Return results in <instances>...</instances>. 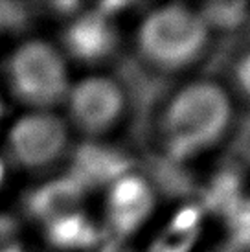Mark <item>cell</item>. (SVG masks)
Instances as JSON below:
<instances>
[{"label":"cell","mask_w":250,"mask_h":252,"mask_svg":"<svg viewBox=\"0 0 250 252\" xmlns=\"http://www.w3.org/2000/svg\"><path fill=\"white\" fill-rule=\"evenodd\" d=\"M0 252H24L21 247H4V249H0Z\"/></svg>","instance_id":"obj_15"},{"label":"cell","mask_w":250,"mask_h":252,"mask_svg":"<svg viewBox=\"0 0 250 252\" xmlns=\"http://www.w3.org/2000/svg\"><path fill=\"white\" fill-rule=\"evenodd\" d=\"M208 33L199 11L184 4H166L142 21L136 41L142 56L151 64L179 70L201 56Z\"/></svg>","instance_id":"obj_2"},{"label":"cell","mask_w":250,"mask_h":252,"mask_svg":"<svg viewBox=\"0 0 250 252\" xmlns=\"http://www.w3.org/2000/svg\"><path fill=\"white\" fill-rule=\"evenodd\" d=\"M249 4L247 2H210L199 11L206 28L232 30L239 28L247 19Z\"/></svg>","instance_id":"obj_12"},{"label":"cell","mask_w":250,"mask_h":252,"mask_svg":"<svg viewBox=\"0 0 250 252\" xmlns=\"http://www.w3.org/2000/svg\"><path fill=\"white\" fill-rule=\"evenodd\" d=\"M66 140V127L59 118L52 114H31L11 129L9 149L19 164L41 168L62 153Z\"/></svg>","instance_id":"obj_5"},{"label":"cell","mask_w":250,"mask_h":252,"mask_svg":"<svg viewBox=\"0 0 250 252\" xmlns=\"http://www.w3.org/2000/svg\"><path fill=\"white\" fill-rule=\"evenodd\" d=\"M83 195L85 189L72 177H64L35 189L26 201V208L35 219L48 224L79 212Z\"/></svg>","instance_id":"obj_9"},{"label":"cell","mask_w":250,"mask_h":252,"mask_svg":"<svg viewBox=\"0 0 250 252\" xmlns=\"http://www.w3.org/2000/svg\"><path fill=\"white\" fill-rule=\"evenodd\" d=\"M2 177H4V166H2V162H0V182H2Z\"/></svg>","instance_id":"obj_16"},{"label":"cell","mask_w":250,"mask_h":252,"mask_svg":"<svg viewBox=\"0 0 250 252\" xmlns=\"http://www.w3.org/2000/svg\"><path fill=\"white\" fill-rule=\"evenodd\" d=\"M127 173H131L129 160L120 151L96 144H85L74 155L72 173L68 177L87 191V188H97L103 184L111 186Z\"/></svg>","instance_id":"obj_8"},{"label":"cell","mask_w":250,"mask_h":252,"mask_svg":"<svg viewBox=\"0 0 250 252\" xmlns=\"http://www.w3.org/2000/svg\"><path fill=\"white\" fill-rule=\"evenodd\" d=\"M13 92L30 105L52 107L68 94V76L61 56L46 42H28L7 64Z\"/></svg>","instance_id":"obj_3"},{"label":"cell","mask_w":250,"mask_h":252,"mask_svg":"<svg viewBox=\"0 0 250 252\" xmlns=\"http://www.w3.org/2000/svg\"><path fill=\"white\" fill-rule=\"evenodd\" d=\"M64 46L85 63L103 61L118 46V30L109 15L91 11L76 17L64 32Z\"/></svg>","instance_id":"obj_7"},{"label":"cell","mask_w":250,"mask_h":252,"mask_svg":"<svg viewBox=\"0 0 250 252\" xmlns=\"http://www.w3.org/2000/svg\"><path fill=\"white\" fill-rule=\"evenodd\" d=\"M155 204L153 188L140 175L127 173L112 182L107 197V217L114 236L127 238L138 232L151 217Z\"/></svg>","instance_id":"obj_6"},{"label":"cell","mask_w":250,"mask_h":252,"mask_svg":"<svg viewBox=\"0 0 250 252\" xmlns=\"http://www.w3.org/2000/svg\"><path fill=\"white\" fill-rule=\"evenodd\" d=\"M201 216L197 208H184L177 212L166 230L153 243L151 252H189L199 236Z\"/></svg>","instance_id":"obj_11"},{"label":"cell","mask_w":250,"mask_h":252,"mask_svg":"<svg viewBox=\"0 0 250 252\" xmlns=\"http://www.w3.org/2000/svg\"><path fill=\"white\" fill-rule=\"evenodd\" d=\"M30 22V9L24 4L0 2V26L13 32L26 28Z\"/></svg>","instance_id":"obj_13"},{"label":"cell","mask_w":250,"mask_h":252,"mask_svg":"<svg viewBox=\"0 0 250 252\" xmlns=\"http://www.w3.org/2000/svg\"><path fill=\"white\" fill-rule=\"evenodd\" d=\"M46 236L50 243L62 251H74V249H89L99 239L96 226L81 214H70L57 221L46 224Z\"/></svg>","instance_id":"obj_10"},{"label":"cell","mask_w":250,"mask_h":252,"mask_svg":"<svg viewBox=\"0 0 250 252\" xmlns=\"http://www.w3.org/2000/svg\"><path fill=\"white\" fill-rule=\"evenodd\" d=\"M232 99L214 81H191L169 98L162 114V134L169 153L189 158L208 151L232 124Z\"/></svg>","instance_id":"obj_1"},{"label":"cell","mask_w":250,"mask_h":252,"mask_svg":"<svg viewBox=\"0 0 250 252\" xmlns=\"http://www.w3.org/2000/svg\"><path fill=\"white\" fill-rule=\"evenodd\" d=\"M236 83L239 91L250 98V50L241 56L239 63L236 64Z\"/></svg>","instance_id":"obj_14"},{"label":"cell","mask_w":250,"mask_h":252,"mask_svg":"<svg viewBox=\"0 0 250 252\" xmlns=\"http://www.w3.org/2000/svg\"><path fill=\"white\" fill-rule=\"evenodd\" d=\"M70 112L85 133L109 131L125 109V94L111 77H87L70 91Z\"/></svg>","instance_id":"obj_4"}]
</instances>
